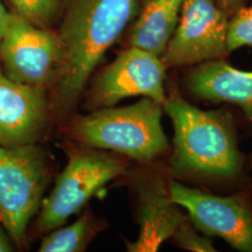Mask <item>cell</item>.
<instances>
[{
	"mask_svg": "<svg viewBox=\"0 0 252 252\" xmlns=\"http://www.w3.org/2000/svg\"><path fill=\"white\" fill-rule=\"evenodd\" d=\"M139 234L134 242L127 243L131 252H157L163 242L173 237L185 220L160 178H149L137 188Z\"/></svg>",
	"mask_w": 252,
	"mask_h": 252,
	"instance_id": "11",
	"label": "cell"
},
{
	"mask_svg": "<svg viewBox=\"0 0 252 252\" xmlns=\"http://www.w3.org/2000/svg\"><path fill=\"white\" fill-rule=\"evenodd\" d=\"M166 65L158 56L135 47L123 52L96 79L91 91L92 108H110L121 100L143 95L162 105Z\"/></svg>",
	"mask_w": 252,
	"mask_h": 252,
	"instance_id": "9",
	"label": "cell"
},
{
	"mask_svg": "<svg viewBox=\"0 0 252 252\" xmlns=\"http://www.w3.org/2000/svg\"><path fill=\"white\" fill-rule=\"evenodd\" d=\"M49 177L45 157L34 144L0 146V223L15 243L24 242Z\"/></svg>",
	"mask_w": 252,
	"mask_h": 252,
	"instance_id": "4",
	"label": "cell"
},
{
	"mask_svg": "<svg viewBox=\"0 0 252 252\" xmlns=\"http://www.w3.org/2000/svg\"><path fill=\"white\" fill-rule=\"evenodd\" d=\"M180 248L190 252H216L211 240L196 234L191 226L184 220L173 235Z\"/></svg>",
	"mask_w": 252,
	"mask_h": 252,
	"instance_id": "17",
	"label": "cell"
},
{
	"mask_svg": "<svg viewBox=\"0 0 252 252\" xmlns=\"http://www.w3.org/2000/svg\"><path fill=\"white\" fill-rule=\"evenodd\" d=\"M62 0H8L13 13L35 27L47 28L57 17Z\"/></svg>",
	"mask_w": 252,
	"mask_h": 252,
	"instance_id": "15",
	"label": "cell"
},
{
	"mask_svg": "<svg viewBox=\"0 0 252 252\" xmlns=\"http://www.w3.org/2000/svg\"><path fill=\"white\" fill-rule=\"evenodd\" d=\"M172 201L184 207L195 227L207 235L223 238L241 252H252V210L242 196L220 197L169 183Z\"/></svg>",
	"mask_w": 252,
	"mask_h": 252,
	"instance_id": "8",
	"label": "cell"
},
{
	"mask_svg": "<svg viewBox=\"0 0 252 252\" xmlns=\"http://www.w3.org/2000/svg\"><path fill=\"white\" fill-rule=\"evenodd\" d=\"M9 17H10V13L8 12L7 9H5V7L3 6V4L0 1V41L7 30V27L9 25Z\"/></svg>",
	"mask_w": 252,
	"mask_h": 252,
	"instance_id": "18",
	"label": "cell"
},
{
	"mask_svg": "<svg viewBox=\"0 0 252 252\" xmlns=\"http://www.w3.org/2000/svg\"><path fill=\"white\" fill-rule=\"evenodd\" d=\"M48 114L45 88L12 81L0 68V146L35 144Z\"/></svg>",
	"mask_w": 252,
	"mask_h": 252,
	"instance_id": "10",
	"label": "cell"
},
{
	"mask_svg": "<svg viewBox=\"0 0 252 252\" xmlns=\"http://www.w3.org/2000/svg\"><path fill=\"white\" fill-rule=\"evenodd\" d=\"M137 0H71L57 33L63 59L56 79L60 110L72 107L94 69L133 18Z\"/></svg>",
	"mask_w": 252,
	"mask_h": 252,
	"instance_id": "1",
	"label": "cell"
},
{
	"mask_svg": "<svg viewBox=\"0 0 252 252\" xmlns=\"http://www.w3.org/2000/svg\"><path fill=\"white\" fill-rule=\"evenodd\" d=\"M229 22L213 0H183L181 17L162 54L166 66L218 60L228 54Z\"/></svg>",
	"mask_w": 252,
	"mask_h": 252,
	"instance_id": "7",
	"label": "cell"
},
{
	"mask_svg": "<svg viewBox=\"0 0 252 252\" xmlns=\"http://www.w3.org/2000/svg\"><path fill=\"white\" fill-rule=\"evenodd\" d=\"M92 236V222L85 214L71 225L61 228L51 234H48L39 247V252H83Z\"/></svg>",
	"mask_w": 252,
	"mask_h": 252,
	"instance_id": "14",
	"label": "cell"
},
{
	"mask_svg": "<svg viewBox=\"0 0 252 252\" xmlns=\"http://www.w3.org/2000/svg\"><path fill=\"white\" fill-rule=\"evenodd\" d=\"M183 0H144L143 9L132 28L131 47L161 57L179 24Z\"/></svg>",
	"mask_w": 252,
	"mask_h": 252,
	"instance_id": "13",
	"label": "cell"
},
{
	"mask_svg": "<svg viewBox=\"0 0 252 252\" xmlns=\"http://www.w3.org/2000/svg\"><path fill=\"white\" fill-rule=\"evenodd\" d=\"M188 86L202 99L234 103L252 122V71H241L223 61L211 60L190 72Z\"/></svg>",
	"mask_w": 252,
	"mask_h": 252,
	"instance_id": "12",
	"label": "cell"
},
{
	"mask_svg": "<svg viewBox=\"0 0 252 252\" xmlns=\"http://www.w3.org/2000/svg\"><path fill=\"white\" fill-rule=\"evenodd\" d=\"M12 252V246L8 235L0 228V252Z\"/></svg>",
	"mask_w": 252,
	"mask_h": 252,
	"instance_id": "19",
	"label": "cell"
},
{
	"mask_svg": "<svg viewBox=\"0 0 252 252\" xmlns=\"http://www.w3.org/2000/svg\"><path fill=\"white\" fill-rule=\"evenodd\" d=\"M218 2L224 11H233L239 6L241 0H218Z\"/></svg>",
	"mask_w": 252,
	"mask_h": 252,
	"instance_id": "20",
	"label": "cell"
},
{
	"mask_svg": "<svg viewBox=\"0 0 252 252\" xmlns=\"http://www.w3.org/2000/svg\"><path fill=\"white\" fill-rule=\"evenodd\" d=\"M162 106L175 130L171 164L176 175L219 179L239 175L243 159L227 113L204 111L177 96Z\"/></svg>",
	"mask_w": 252,
	"mask_h": 252,
	"instance_id": "2",
	"label": "cell"
},
{
	"mask_svg": "<svg viewBox=\"0 0 252 252\" xmlns=\"http://www.w3.org/2000/svg\"><path fill=\"white\" fill-rule=\"evenodd\" d=\"M63 59L57 33L35 27L10 12L9 25L0 41L3 72L19 83L45 88L56 81Z\"/></svg>",
	"mask_w": 252,
	"mask_h": 252,
	"instance_id": "6",
	"label": "cell"
},
{
	"mask_svg": "<svg viewBox=\"0 0 252 252\" xmlns=\"http://www.w3.org/2000/svg\"><path fill=\"white\" fill-rule=\"evenodd\" d=\"M126 171L124 162L105 153L82 151L73 154L42 203L38 231L48 233L63 225L95 192Z\"/></svg>",
	"mask_w": 252,
	"mask_h": 252,
	"instance_id": "5",
	"label": "cell"
},
{
	"mask_svg": "<svg viewBox=\"0 0 252 252\" xmlns=\"http://www.w3.org/2000/svg\"><path fill=\"white\" fill-rule=\"evenodd\" d=\"M144 97L124 108H99L73 124L71 135L91 148L109 150L138 161H151L168 149L162 108Z\"/></svg>",
	"mask_w": 252,
	"mask_h": 252,
	"instance_id": "3",
	"label": "cell"
},
{
	"mask_svg": "<svg viewBox=\"0 0 252 252\" xmlns=\"http://www.w3.org/2000/svg\"><path fill=\"white\" fill-rule=\"evenodd\" d=\"M243 46L252 47V6L240 9L229 23L227 35L228 53Z\"/></svg>",
	"mask_w": 252,
	"mask_h": 252,
	"instance_id": "16",
	"label": "cell"
}]
</instances>
